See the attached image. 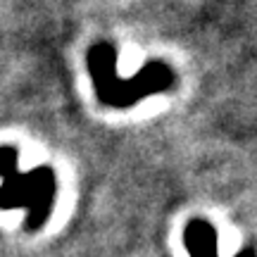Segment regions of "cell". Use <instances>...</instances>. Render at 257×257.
Listing matches in <instances>:
<instances>
[{
	"label": "cell",
	"instance_id": "obj_5",
	"mask_svg": "<svg viewBox=\"0 0 257 257\" xmlns=\"http://www.w3.org/2000/svg\"><path fill=\"white\" fill-rule=\"evenodd\" d=\"M236 257H257V255H255V250L252 248H245V250H240Z\"/></svg>",
	"mask_w": 257,
	"mask_h": 257
},
{
	"label": "cell",
	"instance_id": "obj_4",
	"mask_svg": "<svg viewBox=\"0 0 257 257\" xmlns=\"http://www.w3.org/2000/svg\"><path fill=\"white\" fill-rule=\"evenodd\" d=\"M12 169H17V150L12 146H3L0 148V179Z\"/></svg>",
	"mask_w": 257,
	"mask_h": 257
},
{
	"label": "cell",
	"instance_id": "obj_2",
	"mask_svg": "<svg viewBox=\"0 0 257 257\" xmlns=\"http://www.w3.org/2000/svg\"><path fill=\"white\" fill-rule=\"evenodd\" d=\"M57 195V179L50 167H34L27 174L12 169L0 184V210L27 207V231H38L50 217Z\"/></svg>",
	"mask_w": 257,
	"mask_h": 257
},
{
	"label": "cell",
	"instance_id": "obj_1",
	"mask_svg": "<svg viewBox=\"0 0 257 257\" xmlns=\"http://www.w3.org/2000/svg\"><path fill=\"white\" fill-rule=\"evenodd\" d=\"M86 62L98 100L107 107H131L146 95L169 91L176 83L174 69L165 62H148L134 79H121L117 72V48L105 41L88 48Z\"/></svg>",
	"mask_w": 257,
	"mask_h": 257
},
{
	"label": "cell",
	"instance_id": "obj_3",
	"mask_svg": "<svg viewBox=\"0 0 257 257\" xmlns=\"http://www.w3.org/2000/svg\"><path fill=\"white\" fill-rule=\"evenodd\" d=\"M184 245L191 257H219L217 229L205 219H191L186 224Z\"/></svg>",
	"mask_w": 257,
	"mask_h": 257
}]
</instances>
